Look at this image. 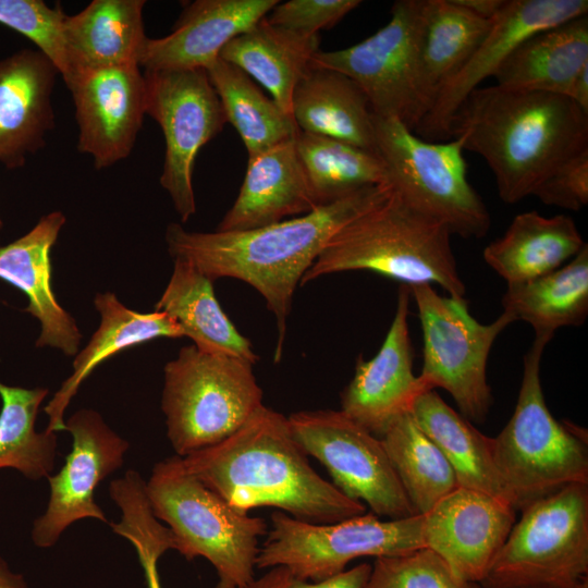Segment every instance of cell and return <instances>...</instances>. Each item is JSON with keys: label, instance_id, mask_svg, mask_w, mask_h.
<instances>
[{"label": "cell", "instance_id": "6da1fadb", "mask_svg": "<svg viewBox=\"0 0 588 588\" xmlns=\"http://www.w3.org/2000/svg\"><path fill=\"white\" fill-rule=\"evenodd\" d=\"M390 192L389 185L363 188L306 215L246 231L193 232L170 223L166 242L174 259L189 261L210 280L237 279L262 295L275 318L278 363L302 278L335 232Z\"/></svg>", "mask_w": 588, "mask_h": 588}, {"label": "cell", "instance_id": "7a4b0ae2", "mask_svg": "<svg viewBox=\"0 0 588 588\" xmlns=\"http://www.w3.org/2000/svg\"><path fill=\"white\" fill-rule=\"evenodd\" d=\"M181 461L206 487L245 513L273 506L315 524L366 513L364 503L346 497L311 467L289 418L265 405L224 440Z\"/></svg>", "mask_w": 588, "mask_h": 588}, {"label": "cell", "instance_id": "3957f363", "mask_svg": "<svg viewBox=\"0 0 588 588\" xmlns=\"http://www.w3.org/2000/svg\"><path fill=\"white\" fill-rule=\"evenodd\" d=\"M449 135L485 159L500 198L515 204L588 148V112L562 95L477 87L453 114Z\"/></svg>", "mask_w": 588, "mask_h": 588}, {"label": "cell", "instance_id": "277c9868", "mask_svg": "<svg viewBox=\"0 0 588 588\" xmlns=\"http://www.w3.org/2000/svg\"><path fill=\"white\" fill-rule=\"evenodd\" d=\"M451 235L391 191L333 234L301 285L326 274L368 270L409 287L438 284L449 296L464 298Z\"/></svg>", "mask_w": 588, "mask_h": 588}, {"label": "cell", "instance_id": "5b68a950", "mask_svg": "<svg viewBox=\"0 0 588 588\" xmlns=\"http://www.w3.org/2000/svg\"><path fill=\"white\" fill-rule=\"evenodd\" d=\"M551 339L535 336L523 358L514 413L492 438L493 460L515 510L572 483L588 485L587 440L547 407L541 358Z\"/></svg>", "mask_w": 588, "mask_h": 588}, {"label": "cell", "instance_id": "8992f818", "mask_svg": "<svg viewBox=\"0 0 588 588\" xmlns=\"http://www.w3.org/2000/svg\"><path fill=\"white\" fill-rule=\"evenodd\" d=\"M154 515L168 524L175 550L203 556L218 575L216 588H242L255 577L265 519L232 506L186 470L180 456L155 465L146 482Z\"/></svg>", "mask_w": 588, "mask_h": 588}, {"label": "cell", "instance_id": "52a82bcc", "mask_svg": "<svg viewBox=\"0 0 588 588\" xmlns=\"http://www.w3.org/2000/svg\"><path fill=\"white\" fill-rule=\"evenodd\" d=\"M373 125L376 154L395 195L451 234L481 238L488 233L491 218L467 180L461 137L428 142L401 121L375 114Z\"/></svg>", "mask_w": 588, "mask_h": 588}, {"label": "cell", "instance_id": "ba28073f", "mask_svg": "<svg viewBox=\"0 0 588 588\" xmlns=\"http://www.w3.org/2000/svg\"><path fill=\"white\" fill-rule=\"evenodd\" d=\"M262 404L253 364L237 357L181 348L164 367L161 408L177 456L215 445Z\"/></svg>", "mask_w": 588, "mask_h": 588}, {"label": "cell", "instance_id": "9c48e42d", "mask_svg": "<svg viewBox=\"0 0 588 588\" xmlns=\"http://www.w3.org/2000/svg\"><path fill=\"white\" fill-rule=\"evenodd\" d=\"M480 585L578 588L588 575V485L572 483L527 504Z\"/></svg>", "mask_w": 588, "mask_h": 588}, {"label": "cell", "instance_id": "30bf717a", "mask_svg": "<svg viewBox=\"0 0 588 588\" xmlns=\"http://www.w3.org/2000/svg\"><path fill=\"white\" fill-rule=\"evenodd\" d=\"M259 548L256 567L286 566L299 578L319 581L345 571L357 558L393 556L426 548L424 515L382 520L364 513L331 524L307 523L282 511Z\"/></svg>", "mask_w": 588, "mask_h": 588}, {"label": "cell", "instance_id": "8fae6325", "mask_svg": "<svg viewBox=\"0 0 588 588\" xmlns=\"http://www.w3.org/2000/svg\"><path fill=\"white\" fill-rule=\"evenodd\" d=\"M409 290L422 331L419 377L430 390L448 391L467 420L483 422L493 402L487 380L489 354L514 318L503 311L494 321L483 324L469 314L465 298L442 296L429 284Z\"/></svg>", "mask_w": 588, "mask_h": 588}, {"label": "cell", "instance_id": "7c38bea8", "mask_svg": "<svg viewBox=\"0 0 588 588\" xmlns=\"http://www.w3.org/2000/svg\"><path fill=\"white\" fill-rule=\"evenodd\" d=\"M424 10L425 0H397L373 35L347 48L319 50L310 65L343 73L362 88L375 115L414 131L424 118L418 89Z\"/></svg>", "mask_w": 588, "mask_h": 588}, {"label": "cell", "instance_id": "4fadbf2b", "mask_svg": "<svg viewBox=\"0 0 588 588\" xmlns=\"http://www.w3.org/2000/svg\"><path fill=\"white\" fill-rule=\"evenodd\" d=\"M145 113L160 126L166 142L160 185L182 222L196 212L193 169L203 146L226 119L206 70L145 71Z\"/></svg>", "mask_w": 588, "mask_h": 588}, {"label": "cell", "instance_id": "5bb4252c", "mask_svg": "<svg viewBox=\"0 0 588 588\" xmlns=\"http://www.w3.org/2000/svg\"><path fill=\"white\" fill-rule=\"evenodd\" d=\"M287 418L301 448L327 468L346 497L389 519L417 515L380 438L341 411H302Z\"/></svg>", "mask_w": 588, "mask_h": 588}, {"label": "cell", "instance_id": "9a60e30c", "mask_svg": "<svg viewBox=\"0 0 588 588\" xmlns=\"http://www.w3.org/2000/svg\"><path fill=\"white\" fill-rule=\"evenodd\" d=\"M65 85L75 107L78 150L98 170L127 158L146 114L140 66L81 70Z\"/></svg>", "mask_w": 588, "mask_h": 588}, {"label": "cell", "instance_id": "2e32d148", "mask_svg": "<svg viewBox=\"0 0 588 588\" xmlns=\"http://www.w3.org/2000/svg\"><path fill=\"white\" fill-rule=\"evenodd\" d=\"M65 430L73 437L72 451L61 470L47 477L50 499L32 532L33 541L40 548L52 546L78 519L93 517L108 522L94 500V491L106 476L121 467L128 448L91 409L72 415Z\"/></svg>", "mask_w": 588, "mask_h": 588}, {"label": "cell", "instance_id": "e0dca14e", "mask_svg": "<svg viewBox=\"0 0 588 588\" xmlns=\"http://www.w3.org/2000/svg\"><path fill=\"white\" fill-rule=\"evenodd\" d=\"M587 0H506L486 38L443 86L413 132L428 142L449 139V124L460 105L481 82L494 75L520 42L539 30L587 15Z\"/></svg>", "mask_w": 588, "mask_h": 588}, {"label": "cell", "instance_id": "ac0fdd59", "mask_svg": "<svg viewBox=\"0 0 588 588\" xmlns=\"http://www.w3.org/2000/svg\"><path fill=\"white\" fill-rule=\"evenodd\" d=\"M411 290L399 287L395 314L378 353L358 357L355 373L341 394V412L380 438L415 400L430 389L413 371L408 316Z\"/></svg>", "mask_w": 588, "mask_h": 588}, {"label": "cell", "instance_id": "d6986e66", "mask_svg": "<svg viewBox=\"0 0 588 588\" xmlns=\"http://www.w3.org/2000/svg\"><path fill=\"white\" fill-rule=\"evenodd\" d=\"M515 511L507 501L457 487L424 514L425 546L456 575L481 584L515 524Z\"/></svg>", "mask_w": 588, "mask_h": 588}, {"label": "cell", "instance_id": "ffe728a7", "mask_svg": "<svg viewBox=\"0 0 588 588\" xmlns=\"http://www.w3.org/2000/svg\"><path fill=\"white\" fill-rule=\"evenodd\" d=\"M278 0H196L187 3L172 32L148 38L139 66L156 70H206L236 36L247 32Z\"/></svg>", "mask_w": 588, "mask_h": 588}, {"label": "cell", "instance_id": "44dd1931", "mask_svg": "<svg viewBox=\"0 0 588 588\" xmlns=\"http://www.w3.org/2000/svg\"><path fill=\"white\" fill-rule=\"evenodd\" d=\"M58 74L38 49L0 60V162L8 169L23 167L54 127L51 96Z\"/></svg>", "mask_w": 588, "mask_h": 588}, {"label": "cell", "instance_id": "7402d4cb", "mask_svg": "<svg viewBox=\"0 0 588 588\" xmlns=\"http://www.w3.org/2000/svg\"><path fill=\"white\" fill-rule=\"evenodd\" d=\"M64 223L61 211L50 212L25 235L0 247V279L28 297L25 310L38 319L41 328L36 345L56 347L71 356L78 351L81 333L51 287L50 252Z\"/></svg>", "mask_w": 588, "mask_h": 588}, {"label": "cell", "instance_id": "603a6c76", "mask_svg": "<svg viewBox=\"0 0 588 588\" xmlns=\"http://www.w3.org/2000/svg\"><path fill=\"white\" fill-rule=\"evenodd\" d=\"M316 208L292 138L248 158L240 193L217 230H252Z\"/></svg>", "mask_w": 588, "mask_h": 588}, {"label": "cell", "instance_id": "cb8c5ba5", "mask_svg": "<svg viewBox=\"0 0 588 588\" xmlns=\"http://www.w3.org/2000/svg\"><path fill=\"white\" fill-rule=\"evenodd\" d=\"M145 4V0H94L81 12L66 15L70 74L64 83L81 70L139 65L148 39Z\"/></svg>", "mask_w": 588, "mask_h": 588}, {"label": "cell", "instance_id": "d4e9b609", "mask_svg": "<svg viewBox=\"0 0 588 588\" xmlns=\"http://www.w3.org/2000/svg\"><path fill=\"white\" fill-rule=\"evenodd\" d=\"M299 131L376 152L373 112L362 88L341 72L309 66L292 96Z\"/></svg>", "mask_w": 588, "mask_h": 588}, {"label": "cell", "instance_id": "484cf974", "mask_svg": "<svg viewBox=\"0 0 588 588\" xmlns=\"http://www.w3.org/2000/svg\"><path fill=\"white\" fill-rule=\"evenodd\" d=\"M95 306L100 324L73 362L72 375L62 383L45 412L49 431L65 430L64 412L81 383L103 360L115 353L158 338H183L180 324L163 311L137 313L125 307L113 293H98Z\"/></svg>", "mask_w": 588, "mask_h": 588}, {"label": "cell", "instance_id": "4316f807", "mask_svg": "<svg viewBox=\"0 0 588 588\" xmlns=\"http://www.w3.org/2000/svg\"><path fill=\"white\" fill-rule=\"evenodd\" d=\"M586 245L566 215L544 217L531 210L517 215L504 234L483 249V259L507 285L554 271Z\"/></svg>", "mask_w": 588, "mask_h": 588}, {"label": "cell", "instance_id": "83f0119b", "mask_svg": "<svg viewBox=\"0 0 588 588\" xmlns=\"http://www.w3.org/2000/svg\"><path fill=\"white\" fill-rule=\"evenodd\" d=\"M588 64V19L579 16L539 30L497 70L498 86L567 97L578 72Z\"/></svg>", "mask_w": 588, "mask_h": 588}, {"label": "cell", "instance_id": "f1b7e54d", "mask_svg": "<svg viewBox=\"0 0 588 588\" xmlns=\"http://www.w3.org/2000/svg\"><path fill=\"white\" fill-rule=\"evenodd\" d=\"M212 283L189 261L175 258L170 281L155 310L172 317L199 351L256 364L258 355L221 308Z\"/></svg>", "mask_w": 588, "mask_h": 588}, {"label": "cell", "instance_id": "f546056e", "mask_svg": "<svg viewBox=\"0 0 588 588\" xmlns=\"http://www.w3.org/2000/svg\"><path fill=\"white\" fill-rule=\"evenodd\" d=\"M319 50L318 35L297 34L274 26L264 17L233 38L219 58L264 86L279 107L292 117L294 89Z\"/></svg>", "mask_w": 588, "mask_h": 588}, {"label": "cell", "instance_id": "4dcf8cb0", "mask_svg": "<svg viewBox=\"0 0 588 588\" xmlns=\"http://www.w3.org/2000/svg\"><path fill=\"white\" fill-rule=\"evenodd\" d=\"M492 22L471 13L455 0H425L418 71L424 117L443 86L486 38Z\"/></svg>", "mask_w": 588, "mask_h": 588}, {"label": "cell", "instance_id": "1f68e13d", "mask_svg": "<svg viewBox=\"0 0 588 588\" xmlns=\"http://www.w3.org/2000/svg\"><path fill=\"white\" fill-rule=\"evenodd\" d=\"M411 414L452 466L458 487L511 503L493 460L492 438L482 434L434 390L420 394Z\"/></svg>", "mask_w": 588, "mask_h": 588}, {"label": "cell", "instance_id": "d6a6232c", "mask_svg": "<svg viewBox=\"0 0 588 588\" xmlns=\"http://www.w3.org/2000/svg\"><path fill=\"white\" fill-rule=\"evenodd\" d=\"M501 304L535 336L552 339L562 327L580 326L588 315V247L565 265L532 280L506 286Z\"/></svg>", "mask_w": 588, "mask_h": 588}, {"label": "cell", "instance_id": "836d02e7", "mask_svg": "<svg viewBox=\"0 0 588 588\" xmlns=\"http://www.w3.org/2000/svg\"><path fill=\"white\" fill-rule=\"evenodd\" d=\"M294 145L317 207L363 188L389 185L385 166L376 152L299 130Z\"/></svg>", "mask_w": 588, "mask_h": 588}, {"label": "cell", "instance_id": "e575fe53", "mask_svg": "<svg viewBox=\"0 0 588 588\" xmlns=\"http://www.w3.org/2000/svg\"><path fill=\"white\" fill-rule=\"evenodd\" d=\"M206 72L248 158L295 137L298 128L293 118L241 69L218 58Z\"/></svg>", "mask_w": 588, "mask_h": 588}, {"label": "cell", "instance_id": "d590c367", "mask_svg": "<svg viewBox=\"0 0 588 588\" xmlns=\"http://www.w3.org/2000/svg\"><path fill=\"white\" fill-rule=\"evenodd\" d=\"M380 440L417 514H426L458 487L452 466L411 412L397 417Z\"/></svg>", "mask_w": 588, "mask_h": 588}, {"label": "cell", "instance_id": "8d00e7d4", "mask_svg": "<svg viewBox=\"0 0 588 588\" xmlns=\"http://www.w3.org/2000/svg\"><path fill=\"white\" fill-rule=\"evenodd\" d=\"M48 390L9 387L0 382V468L11 467L29 479L48 477L57 453V432L35 430Z\"/></svg>", "mask_w": 588, "mask_h": 588}, {"label": "cell", "instance_id": "74e56055", "mask_svg": "<svg viewBox=\"0 0 588 588\" xmlns=\"http://www.w3.org/2000/svg\"><path fill=\"white\" fill-rule=\"evenodd\" d=\"M363 588H481L456 575L429 548L409 553L376 558Z\"/></svg>", "mask_w": 588, "mask_h": 588}, {"label": "cell", "instance_id": "f35d334b", "mask_svg": "<svg viewBox=\"0 0 588 588\" xmlns=\"http://www.w3.org/2000/svg\"><path fill=\"white\" fill-rule=\"evenodd\" d=\"M65 14L56 4L42 0H0V24L33 41L58 69L63 81L70 74V61L64 39Z\"/></svg>", "mask_w": 588, "mask_h": 588}, {"label": "cell", "instance_id": "ab89813d", "mask_svg": "<svg viewBox=\"0 0 588 588\" xmlns=\"http://www.w3.org/2000/svg\"><path fill=\"white\" fill-rule=\"evenodd\" d=\"M120 523H111L113 531L128 540L137 552L148 588H161L157 562L169 549H175L171 529L155 517L143 504H128L122 509Z\"/></svg>", "mask_w": 588, "mask_h": 588}, {"label": "cell", "instance_id": "60d3db41", "mask_svg": "<svg viewBox=\"0 0 588 588\" xmlns=\"http://www.w3.org/2000/svg\"><path fill=\"white\" fill-rule=\"evenodd\" d=\"M359 0H290L273 7L268 23L302 35H318L357 8Z\"/></svg>", "mask_w": 588, "mask_h": 588}, {"label": "cell", "instance_id": "b9f144b4", "mask_svg": "<svg viewBox=\"0 0 588 588\" xmlns=\"http://www.w3.org/2000/svg\"><path fill=\"white\" fill-rule=\"evenodd\" d=\"M548 206L578 211L588 204V148L561 163L534 191Z\"/></svg>", "mask_w": 588, "mask_h": 588}, {"label": "cell", "instance_id": "7bdbcfd3", "mask_svg": "<svg viewBox=\"0 0 588 588\" xmlns=\"http://www.w3.org/2000/svg\"><path fill=\"white\" fill-rule=\"evenodd\" d=\"M370 571L371 566L363 563L330 578L310 581L299 578L286 566L277 565L242 588H363Z\"/></svg>", "mask_w": 588, "mask_h": 588}, {"label": "cell", "instance_id": "ee69618b", "mask_svg": "<svg viewBox=\"0 0 588 588\" xmlns=\"http://www.w3.org/2000/svg\"><path fill=\"white\" fill-rule=\"evenodd\" d=\"M471 13L486 20H493L503 9L506 0H455Z\"/></svg>", "mask_w": 588, "mask_h": 588}, {"label": "cell", "instance_id": "f6af8a7d", "mask_svg": "<svg viewBox=\"0 0 588 588\" xmlns=\"http://www.w3.org/2000/svg\"><path fill=\"white\" fill-rule=\"evenodd\" d=\"M567 98L588 112V64L576 75Z\"/></svg>", "mask_w": 588, "mask_h": 588}, {"label": "cell", "instance_id": "bcb514c9", "mask_svg": "<svg viewBox=\"0 0 588 588\" xmlns=\"http://www.w3.org/2000/svg\"><path fill=\"white\" fill-rule=\"evenodd\" d=\"M0 588H27L22 575L10 572L7 563L0 558Z\"/></svg>", "mask_w": 588, "mask_h": 588}, {"label": "cell", "instance_id": "7dc6e473", "mask_svg": "<svg viewBox=\"0 0 588 588\" xmlns=\"http://www.w3.org/2000/svg\"><path fill=\"white\" fill-rule=\"evenodd\" d=\"M578 588H588V583L583 584V585L579 586Z\"/></svg>", "mask_w": 588, "mask_h": 588}, {"label": "cell", "instance_id": "c3c4849f", "mask_svg": "<svg viewBox=\"0 0 588 588\" xmlns=\"http://www.w3.org/2000/svg\"><path fill=\"white\" fill-rule=\"evenodd\" d=\"M2 225H3V222H2V220L0 218V230H1Z\"/></svg>", "mask_w": 588, "mask_h": 588}]
</instances>
